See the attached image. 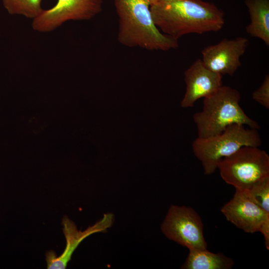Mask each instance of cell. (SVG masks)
I'll return each instance as SVG.
<instances>
[{"mask_svg": "<svg viewBox=\"0 0 269 269\" xmlns=\"http://www.w3.org/2000/svg\"><path fill=\"white\" fill-rule=\"evenodd\" d=\"M113 215L105 214L103 218L84 231H78L75 224L67 216L62 220L63 231L66 245L63 253L57 256L53 251L47 252L46 261L47 269H64L66 268L71 256L81 242L90 235L106 231L112 225Z\"/></svg>", "mask_w": 269, "mask_h": 269, "instance_id": "30bf717a", "label": "cell"}, {"mask_svg": "<svg viewBox=\"0 0 269 269\" xmlns=\"http://www.w3.org/2000/svg\"><path fill=\"white\" fill-rule=\"evenodd\" d=\"M150 10L158 29L177 40L190 33L219 31L225 24L223 11L203 0H151Z\"/></svg>", "mask_w": 269, "mask_h": 269, "instance_id": "6da1fadb", "label": "cell"}, {"mask_svg": "<svg viewBox=\"0 0 269 269\" xmlns=\"http://www.w3.org/2000/svg\"><path fill=\"white\" fill-rule=\"evenodd\" d=\"M234 262L221 253H213L205 249L189 250L182 266L184 269H229Z\"/></svg>", "mask_w": 269, "mask_h": 269, "instance_id": "4fadbf2b", "label": "cell"}, {"mask_svg": "<svg viewBox=\"0 0 269 269\" xmlns=\"http://www.w3.org/2000/svg\"><path fill=\"white\" fill-rule=\"evenodd\" d=\"M250 22L246 31L269 46V0H246Z\"/></svg>", "mask_w": 269, "mask_h": 269, "instance_id": "7c38bea8", "label": "cell"}, {"mask_svg": "<svg viewBox=\"0 0 269 269\" xmlns=\"http://www.w3.org/2000/svg\"><path fill=\"white\" fill-rule=\"evenodd\" d=\"M246 192L258 206L269 213V178L257 183Z\"/></svg>", "mask_w": 269, "mask_h": 269, "instance_id": "9a60e30c", "label": "cell"}, {"mask_svg": "<svg viewBox=\"0 0 269 269\" xmlns=\"http://www.w3.org/2000/svg\"><path fill=\"white\" fill-rule=\"evenodd\" d=\"M249 44L244 37L224 39L218 43L204 48L202 52V61L210 70L223 75L233 76L241 65V57Z\"/></svg>", "mask_w": 269, "mask_h": 269, "instance_id": "9c48e42d", "label": "cell"}, {"mask_svg": "<svg viewBox=\"0 0 269 269\" xmlns=\"http://www.w3.org/2000/svg\"><path fill=\"white\" fill-rule=\"evenodd\" d=\"M233 197L221 208L226 219L248 233L261 232L269 249V213L258 206L243 190L235 189Z\"/></svg>", "mask_w": 269, "mask_h": 269, "instance_id": "52a82bcc", "label": "cell"}, {"mask_svg": "<svg viewBox=\"0 0 269 269\" xmlns=\"http://www.w3.org/2000/svg\"><path fill=\"white\" fill-rule=\"evenodd\" d=\"M151 0H115L119 19L118 39L129 47L168 51L179 46L178 40L161 32L152 20Z\"/></svg>", "mask_w": 269, "mask_h": 269, "instance_id": "7a4b0ae2", "label": "cell"}, {"mask_svg": "<svg viewBox=\"0 0 269 269\" xmlns=\"http://www.w3.org/2000/svg\"><path fill=\"white\" fill-rule=\"evenodd\" d=\"M222 78L206 68L201 59L195 60L184 72L186 91L181 106L192 107L198 99L212 94L222 85Z\"/></svg>", "mask_w": 269, "mask_h": 269, "instance_id": "8fae6325", "label": "cell"}, {"mask_svg": "<svg viewBox=\"0 0 269 269\" xmlns=\"http://www.w3.org/2000/svg\"><path fill=\"white\" fill-rule=\"evenodd\" d=\"M254 100L266 109L269 108V75L267 74L262 84L252 94Z\"/></svg>", "mask_w": 269, "mask_h": 269, "instance_id": "2e32d148", "label": "cell"}, {"mask_svg": "<svg viewBox=\"0 0 269 269\" xmlns=\"http://www.w3.org/2000/svg\"><path fill=\"white\" fill-rule=\"evenodd\" d=\"M103 0H58L52 8L43 10L33 18L34 30L50 32L70 20L92 18L102 10Z\"/></svg>", "mask_w": 269, "mask_h": 269, "instance_id": "ba28073f", "label": "cell"}, {"mask_svg": "<svg viewBox=\"0 0 269 269\" xmlns=\"http://www.w3.org/2000/svg\"><path fill=\"white\" fill-rule=\"evenodd\" d=\"M161 229L167 238L189 250L207 249L203 223L191 207L171 205Z\"/></svg>", "mask_w": 269, "mask_h": 269, "instance_id": "8992f818", "label": "cell"}, {"mask_svg": "<svg viewBox=\"0 0 269 269\" xmlns=\"http://www.w3.org/2000/svg\"><path fill=\"white\" fill-rule=\"evenodd\" d=\"M217 169L226 183L247 191L269 178V156L259 147L245 146L220 160Z\"/></svg>", "mask_w": 269, "mask_h": 269, "instance_id": "5b68a950", "label": "cell"}, {"mask_svg": "<svg viewBox=\"0 0 269 269\" xmlns=\"http://www.w3.org/2000/svg\"><path fill=\"white\" fill-rule=\"evenodd\" d=\"M3 5L10 14H21L34 18L43 10L41 0H2Z\"/></svg>", "mask_w": 269, "mask_h": 269, "instance_id": "5bb4252c", "label": "cell"}, {"mask_svg": "<svg viewBox=\"0 0 269 269\" xmlns=\"http://www.w3.org/2000/svg\"><path fill=\"white\" fill-rule=\"evenodd\" d=\"M240 99V94L237 89L223 85L204 98L202 110L193 116L198 137L218 134L234 124L259 130L258 123L248 117L241 107Z\"/></svg>", "mask_w": 269, "mask_h": 269, "instance_id": "3957f363", "label": "cell"}, {"mask_svg": "<svg viewBox=\"0 0 269 269\" xmlns=\"http://www.w3.org/2000/svg\"><path fill=\"white\" fill-rule=\"evenodd\" d=\"M258 130L234 124L227 127L218 134L196 138L192 144L193 152L200 161L205 174L213 173L217 169L220 160L231 155L242 147L260 146L262 141Z\"/></svg>", "mask_w": 269, "mask_h": 269, "instance_id": "277c9868", "label": "cell"}]
</instances>
